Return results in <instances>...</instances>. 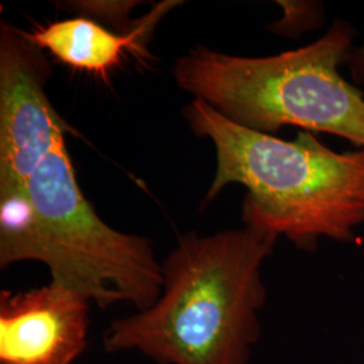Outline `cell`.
<instances>
[{
	"instance_id": "1",
	"label": "cell",
	"mask_w": 364,
	"mask_h": 364,
	"mask_svg": "<svg viewBox=\"0 0 364 364\" xmlns=\"http://www.w3.org/2000/svg\"><path fill=\"white\" fill-rule=\"evenodd\" d=\"M277 240L250 227L182 235L162 263L161 296L112 321L105 351H136L156 364L250 363L267 299L262 264Z\"/></svg>"
},
{
	"instance_id": "2",
	"label": "cell",
	"mask_w": 364,
	"mask_h": 364,
	"mask_svg": "<svg viewBox=\"0 0 364 364\" xmlns=\"http://www.w3.org/2000/svg\"><path fill=\"white\" fill-rule=\"evenodd\" d=\"M183 117L216 149L204 205L228 185H243L245 227L285 236L304 251H313L321 239L348 243L363 225L364 147L338 153L302 131L284 141L239 126L200 99L183 108Z\"/></svg>"
},
{
	"instance_id": "3",
	"label": "cell",
	"mask_w": 364,
	"mask_h": 364,
	"mask_svg": "<svg viewBox=\"0 0 364 364\" xmlns=\"http://www.w3.org/2000/svg\"><path fill=\"white\" fill-rule=\"evenodd\" d=\"M23 260L43 263L52 281L100 309L119 302L149 309L164 287L153 243L109 227L82 193L65 135L55 138L25 193L0 201V267Z\"/></svg>"
},
{
	"instance_id": "4",
	"label": "cell",
	"mask_w": 364,
	"mask_h": 364,
	"mask_svg": "<svg viewBox=\"0 0 364 364\" xmlns=\"http://www.w3.org/2000/svg\"><path fill=\"white\" fill-rule=\"evenodd\" d=\"M355 28L336 19L321 38L269 57H240L204 46L180 57L177 85L239 126L270 134L287 126L326 132L364 147V96L338 72Z\"/></svg>"
},
{
	"instance_id": "5",
	"label": "cell",
	"mask_w": 364,
	"mask_h": 364,
	"mask_svg": "<svg viewBox=\"0 0 364 364\" xmlns=\"http://www.w3.org/2000/svg\"><path fill=\"white\" fill-rule=\"evenodd\" d=\"M50 64L25 30L0 26V201L25 193L27 180L58 135L76 134L46 93Z\"/></svg>"
},
{
	"instance_id": "6",
	"label": "cell",
	"mask_w": 364,
	"mask_h": 364,
	"mask_svg": "<svg viewBox=\"0 0 364 364\" xmlns=\"http://www.w3.org/2000/svg\"><path fill=\"white\" fill-rule=\"evenodd\" d=\"M91 301L50 281L0 291V364H75L88 347Z\"/></svg>"
},
{
	"instance_id": "7",
	"label": "cell",
	"mask_w": 364,
	"mask_h": 364,
	"mask_svg": "<svg viewBox=\"0 0 364 364\" xmlns=\"http://www.w3.org/2000/svg\"><path fill=\"white\" fill-rule=\"evenodd\" d=\"M177 4L180 1L158 3L126 34L112 31L90 18L76 16L36 26L25 31V36L69 68L107 80L111 70L129 55L147 58V42L154 28Z\"/></svg>"
},
{
	"instance_id": "8",
	"label": "cell",
	"mask_w": 364,
	"mask_h": 364,
	"mask_svg": "<svg viewBox=\"0 0 364 364\" xmlns=\"http://www.w3.org/2000/svg\"><path fill=\"white\" fill-rule=\"evenodd\" d=\"M138 1H70L69 10L77 11L78 16H85L103 25L115 26L117 33H130L138 21H131L130 13Z\"/></svg>"
},
{
	"instance_id": "9",
	"label": "cell",
	"mask_w": 364,
	"mask_h": 364,
	"mask_svg": "<svg viewBox=\"0 0 364 364\" xmlns=\"http://www.w3.org/2000/svg\"><path fill=\"white\" fill-rule=\"evenodd\" d=\"M278 4L285 14L282 21L272 26L275 33L296 37L323 26L326 21L324 6L318 1H278Z\"/></svg>"
}]
</instances>
